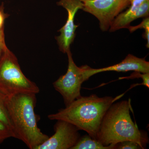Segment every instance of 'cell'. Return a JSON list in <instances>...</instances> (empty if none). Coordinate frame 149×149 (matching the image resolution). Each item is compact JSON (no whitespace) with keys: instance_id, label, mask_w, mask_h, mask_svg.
I'll return each mask as SVG.
<instances>
[{"instance_id":"cell-4","label":"cell","mask_w":149,"mask_h":149,"mask_svg":"<svg viewBox=\"0 0 149 149\" xmlns=\"http://www.w3.org/2000/svg\"><path fill=\"white\" fill-rule=\"evenodd\" d=\"M40 90L37 84L25 76L16 56L7 47L0 57V93L6 97L34 93Z\"/></svg>"},{"instance_id":"cell-15","label":"cell","mask_w":149,"mask_h":149,"mask_svg":"<svg viewBox=\"0 0 149 149\" xmlns=\"http://www.w3.org/2000/svg\"><path fill=\"white\" fill-rule=\"evenodd\" d=\"M14 138V134L7 125L0 121V144L6 139Z\"/></svg>"},{"instance_id":"cell-6","label":"cell","mask_w":149,"mask_h":149,"mask_svg":"<svg viewBox=\"0 0 149 149\" xmlns=\"http://www.w3.org/2000/svg\"><path fill=\"white\" fill-rule=\"evenodd\" d=\"M82 10L98 19L101 30L106 32L115 18L130 5V0H81Z\"/></svg>"},{"instance_id":"cell-16","label":"cell","mask_w":149,"mask_h":149,"mask_svg":"<svg viewBox=\"0 0 149 149\" xmlns=\"http://www.w3.org/2000/svg\"><path fill=\"white\" fill-rule=\"evenodd\" d=\"M7 47L5 39L4 27H3L0 28V57Z\"/></svg>"},{"instance_id":"cell-10","label":"cell","mask_w":149,"mask_h":149,"mask_svg":"<svg viewBox=\"0 0 149 149\" xmlns=\"http://www.w3.org/2000/svg\"><path fill=\"white\" fill-rule=\"evenodd\" d=\"M130 3L128 9L119 14L112 22L110 32L128 29L131 22L137 19L149 17V0H130Z\"/></svg>"},{"instance_id":"cell-5","label":"cell","mask_w":149,"mask_h":149,"mask_svg":"<svg viewBox=\"0 0 149 149\" xmlns=\"http://www.w3.org/2000/svg\"><path fill=\"white\" fill-rule=\"evenodd\" d=\"M66 54L68 57L66 73L53 83L54 89L62 96L65 107L82 96L81 86L85 81L82 67H79L74 63L70 50Z\"/></svg>"},{"instance_id":"cell-17","label":"cell","mask_w":149,"mask_h":149,"mask_svg":"<svg viewBox=\"0 0 149 149\" xmlns=\"http://www.w3.org/2000/svg\"><path fill=\"white\" fill-rule=\"evenodd\" d=\"M140 77L143 80V82L140 85H145L149 88V73H142L140 74Z\"/></svg>"},{"instance_id":"cell-13","label":"cell","mask_w":149,"mask_h":149,"mask_svg":"<svg viewBox=\"0 0 149 149\" xmlns=\"http://www.w3.org/2000/svg\"><path fill=\"white\" fill-rule=\"evenodd\" d=\"M130 32H133L138 29H143L145 30L143 38L147 40V48L149 47V18L148 17H145L143 19V21L141 24L137 26H131L128 28Z\"/></svg>"},{"instance_id":"cell-3","label":"cell","mask_w":149,"mask_h":149,"mask_svg":"<svg viewBox=\"0 0 149 149\" xmlns=\"http://www.w3.org/2000/svg\"><path fill=\"white\" fill-rule=\"evenodd\" d=\"M130 101H122L111 106L102 120L97 140L107 146L123 141H135L146 148L148 143L147 132L139 130L131 119Z\"/></svg>"},{"instance_id":"cell-11","label":"cell","mask_w":149,"mask_h":149,"mask_svg":"<svg viewBox=\"0 0 149 149\" xmlns=\"http://www.w3.org/2000/svg\"><path fill=\"white\" fill-rule=\"evenodd\" d=\"M115 145V144L107 146H104L88 134L80 137L72 149H114Z\"/></svg>"},{"instance_id":"cell-1","label":"cell","mask_w":149,"mask_h":149,"mask_svg":"<svg viewBox=\"0 0 149 149\" xmlns=\"http://www.w3.org/2000/svg\"><path fill=\"white\" fill-rule=\"evenodd\" d=\"M119 97H100L93 94L81 96L57 113L48 115L51 120H63L74 125L97 140V134L107 111Z\"/></svg>"},{"instance_id":"cell-9","label":"cell","mask_w":149,"mask_h":149,"mask_svg":"<svg viewBox=\"0 0 149 149\" xmlns=\"http://www.w3.org/2000/svg\"><path fill=\"white\" fill-rule=\"evenodd\" d=\"M81 67L83 68L85 81L94 74L106 71L125 72L134 71L142 73H149V62L147 61L145 58H139L131 54H128L119 63L107 67L94 69L87 65Z\"/></svg>"},{"instance_id":"cell-8","label":"cell","mask_w":149,"mask_h":149,"mask_svg":"<svg viewBox=\"0 0 149 149\" xmlns=\"http://www.w3.org/2000/svg\"><path fill=\"white\" fill-rule=\"evenodd\" d=\"M58 5L64 8L68 12L66 23L58 30L60 35L56 37L59 49L64 54L70 50V47L75 37V31L78 25L74 23V17L79 10L83 9L81 0H60Z\"/></svg>"},{"instance_id":"cell-2","label":"cell","mask_w":149,"mask_h":149,"mask_svg":"<svg viewBox=\"0 0 149 149\" xmlns=\"http://www.w3.org/2000/svg\"><path fill=\"white\" fill-rule=\"evenodd\" d=\"M36 95L20 93L6 97L15 138L22 141L30 149H36L49 137L38 126L39 118L35 111Z\"/></svg>"},{"instance_id":"cell-12","label":"cell","mask_w":149,"mask_h":149,"mask_svg":"<svg viewBox=\"0 0 149 149\" xmlns=\"http://www.w3.org/2000/svg\"><path fill=\"white\" fill-rule=\"evenodd\" d=\"M6 97L5 96L0 93V121L7 125L13 133V126L6 104Z\"/></svg>"},{"instance_id":"cell-7","label":"cell","mask_w":149,"mask_h":149,"mask_svg":"<svg viewBox=\"0 0 149 149\" xmlns=\"http://www.w3.org/2000/svg\"><path fill=\"white\" fill-rule=\"evenodd\" d=\"M54 126V134L36 149H72L80 137L79 129L63 120H57Z\"/></svg>"},{"instance_id":"cell-14","label":"cell","mask_w":149,"mask_h":149,"mask_svg":"<svg viewBox=\"0 0 149 149\" xmlns=\"http://www.w3.org/2000/svg\"><path fill=\"white\" fill-rule=\"evenodd\" d=\"M114 149H143V148L137 142L127 141L116 144Z\"/></svg>"}]
</instances>
